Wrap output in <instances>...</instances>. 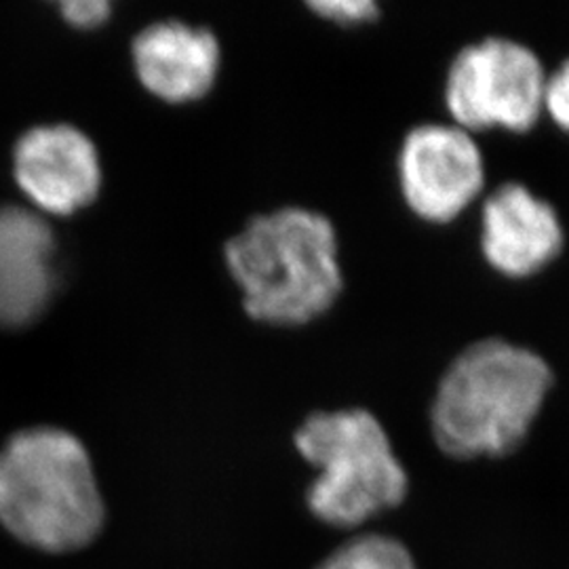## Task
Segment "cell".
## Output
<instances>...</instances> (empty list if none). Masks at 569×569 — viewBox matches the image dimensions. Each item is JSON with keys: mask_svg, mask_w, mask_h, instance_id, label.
<instances>
[{"mask_svg": "<svg viewBox=\"0 0 569 569\" xmlns=\"http://www.w3.org/2000/svg\"><path fill=\"white\" fill-rule=\"evenodd\" d=\"M552 388L555 371L538 350L496 336L470 342L435 387V443L458 460L509 456L528 439Z\"/></svg>", "mask_w": 569, "mask_h": 569, "instance_id": "1", "label": "cell"}, {"mask_svg": "<svg viewBox=\"0 0 569 569\" xmlns=\"http://www.w3.org/2000/svg\"><path fill=\"white\" fill-rule=\"evenodd\" d=\"M247 315L274 327L308 326L345 291L340 239L326 213L281 207L253 218L226 244Z\"/></svg>", "mask_w": 569, "mask_h": 569, "instance_id": "2", "label": "cell"}, {"mask_svg": "<svg viewBox=\"0 0 569 569\" xmlns=\"http://www.w3.org/2000/svg\"><path fill=\"white\" fill-rule=\"evenodd\" d=\"M0 523L47 552L81 549L98 536L102 496L74 435L30 428L0 451Z\"/></svg>", "mask_w": 569, "mask_h": 569, "instance_id": "3", "label": "cell"}, {"mask_svg": "<svg viewBox=\"0 0 569 569\" xmlns=\"http://www.w3.org/2000/svg\"><path fill=\"white\" fill-rule=\"evenodd\" d=\"M296 448L319 468L308 507L329 526L355 528L407 496L406 467L387 428L366 407L315 411L298 428Z\"/></svg>", "mask_w": 569, "mask_h": 569, "instance_id": "4", "label": "cell"}, {"mask_svg": "<svg viewBox=\"0 0 569 569\" xmlns=\"http://www.w3.org/2000/svg\"><path fill=\"white\" fill-rule=\"evenodd\" d=\"M549 68L510 37H486L465 44L449 61L443 103L449 121L472 136L486 131L529 133L545 117Z\"/></svg>", "mask_w": 569, "mask_h": 569, "instance_id": "5", "label": "cell"}, {"mask_svg": "<svg viewBox=\"0 0 569 569\" xmlns=\"http://www.w3.org/2000/svg\"><path fill=\"white\" fill-rule=\"evenodd\" d=\"M395 169L403 203L427 224L456 222L488 188L481 143L451 121L411 127L399 143Z\"/></svg>", "mask_w": 569, "mask_h": 569, "instance_id": "6", "label": "cell"}, {"mask_svg": "<svg viewBox=\"0 0 569 569\" xmlns=\"http://www.w3.org/2000/svg\"><path fill=\"white\" fill-rule=\"evenodd\" d=\"M568 243L566 224L549 199L523 182L486 192L479 211L483 262L509 281H526L555 264Z\"/></svg>", "mask_w": 569, "mask_h": 569, "instance_id": "7", "label": "cell"}, {"mask_svg": "<svg viewBox=\"0 0 569 569\" xmlns=\"http://www.w3.org/2000/svg\"><path fill=\"white\" fill-rule=\"evenodd\" d=\"M13 167L23 194L51 216H70L91 203L102 182L96 146L70 124L23 133Z\"/></svg>", "mask_w": 569, "mask_h": 569, "instance_id": "8", "label": "cell"}, {"mask_svg": "<svg viewBox=\"0 0 569 569\" xmlns=\"http://www.w3.org/2000/svg\"><path fill=\"white\" fill-rule=\"evenodd\" d=\"M53 232L39 213L0 207V326L34 321L53 289Z\"/></svg>", "mask_w": 569, "mask_h": 569, "instance_id": "9", "label": "cell"}, {"mask_svg": "<svg viewBox=\"0 0 569 569\" xmlns=\"http://www.w3.org/2000/svg\"><path fill=\"white\" fill-rule=\"evenodd\" d=\"M138 77L148 91L167 102H192L204 96L220 68L216 37L180 21L146 28L133 42Z\"/></svg>", "mask_w": 569, "mask_h": 569, "instance_id": "10", "label": "cell"}, {"mask_svg": "<svg viewBox=\"0 0 569 569\" xmlns=\"http://www.w3.org/2000/svg\"><path fill=\"white\" fill-rule=\"evenodd\" d=\"M319 569H416V566L399 540L369 533L331 552Z\"/></svg>", "mask_w": 569, "mask_h": 569, "instance_id": "11", "label": "cell"}, {"mask_svg": "<svg viewBox=\"0 0 569 569\" xmlns=\"http://www.w3.org/2000/svg\"><path fill=\"white\" fill-rule=\"evenodd\" d=\"M308 9L340 28H361L382 18V9L373 0H315L308 2Z\"/></svg>", "mask_w": 569, "mask_h": 569, "instance_id": "12", "label": "cell"}, {"mask_svg": "<svg viewBox=\"0 0 569 569\" xmlns=\"http://www.w3.org/2000/svg\"><path fill=\"white\" fill-rule=\"evenodd\" d=\"M545 117L569 136V58L549 70L545 91Z\"/></svg>", "mask_w": 569, "mask_h": 569, "instance_id": "13", "label": "cell"}, {"mask_svg": "<svg viewBox=\"0 0 569 569\" xmlns=\"http://www.w3.org/2000/svg\"><path fill=\"white\" fill-rule=\"evenodd\" d=\"M60 9L61 16L77 28H96L110 13V4L106 0H66Z\"/></svg>", "mask_w": 569, "mask_h": 569, "instance_id": "14", "label": "cell"}]
</instances>
